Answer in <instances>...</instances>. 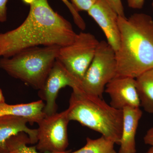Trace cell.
Wrapping results in <instances>:
<instances>
[{"mask_svg":"<svg viewBox=\"0 0 153 153\" xmlns=\"http://www.w3.org/2000/svg\"><path fill=\"white\" fill-rule=\"evenodd\" d=\"M97 0H71V3L78 12H88Z\"/></svg>","mask_w":153,"mask_h":153,"instance_id":"cell-18","label":"cell"},{"mask_svg":"<svg viewBox=\"0 0 153 153\" xmlns=\"http://www.w3.org/2000/svg\"><path fill=\"white\" fill-rule=\"evenodd\" d=\"M114 144V142L103 136L96 139L87 137L84 146L75 152L67 153H117Z\"/></svg>","mask_w":153,"mask_h":153,"instance_id":"cell-15","label":"cell"},{"mask_svg":"<svg viewBox=\"0 0 153 153\" xmlns=\"http://www.w3.org/2000/svg\"><path fill=\"white\" fill-rule=\"evenodd\" d=\"M8 0H0V23L7 20V4Z\"/></svg>","mask_w":153,"mask_h":153,"instance_id":"cell-20","label":"cell"},{"mask_svg":"<svg viewBox=\"0 0 153 153\" xmlns=\"http://www.w3.org/2000/svg\"><path fill=\"white\" fill-rule=\"evenodd\" d=\"M5 102L4 97L2 91L0 89V103Z\"/></svg>","mask_w":153,"mask_h":153,"instance_id":"cell-23","label":"cell"},{"mask_svg":"<svg viewBox=\"0 0 153 153\" xmlns=\"http://www.w3.org/2000/svg\"><path fill=\"white\" fill-rule=\"evenodd\" d=\"M105 91L110 97V105L115 109L123 110L126 107L140 106L135 78L116 76L108 83Z\"/></svg>","mask_w":153,"mask_h":153,"instance_id":"cell-9","label":"cell"},{"mask_svg":"<svg viewBox=\"0 0 153 153\" xmlns=\"http://www.w3.org/2000/svg\"><path fill=\"white\" fill-rule=\"evenodd\" d=\"M29 121L22 117L5 115L0 117V153L9 152L7 142L11 137L21 132L28 135L31 144L38 141L37 129L29 128L27 126Z\"/></svg>","mask_w":153,"mask_h":153,"instance_id":"cell-11","label":"cell"},{"mask_svg":"<svg viewBox=\"0 0 153 153\" xmlns=\"http://www.w3.org/2000/svg\"><path fill=\"white\" fill-rule=\"evenodd\" d=\"M120 44L115 52L117 76L136 78L153 68V19L143 13L119 16Z\"/></svg>","mask_w":153,"mask_h":153,"instance_id":"cell-2","label":"cell"},{"mask_svg":"<svg viewBox=\"0 0 153 153\" xmlns=\"http://www.w3.org/2000/svg\"><path fill=\"white\" fill-rule=\"evenodd\" d=\"M7 153H15V152H14V151H11V152H9Z\"/></svg>","mask_w":153,"mask_h":153,"instance_id":"cell-25","label":"cell"},{"mask_svg":"<svg viewBox=\"0 0 153 153\" xmlns=\"http://www.w3.org/2000/svg\"><path fill=\"white\" fill-rule=\"evenodd\" d=\"M87 13L103 31L107 43L116 52L120 44L118 14L106 0H97Z\"/></svg>","mask_w":153,"mask_h":153,"instance_id":"cell-10","label":"cell"},{"mask_svg":"<svg viewBox=\"0 0 153 153\" xmlns=\"http://www.w3.org/2000/svg\"><path fill=\"white\" fill-rule=\"evenodd\" d=\"M30 6L27 16L18 27L0 33V58L30 47H64L77 34L71 23L49 5L48 0H22Z\"/></svg>","mask_w":153,"mask_h":153,"instance_id":"cell-1","label":"cell"},{"mask_svg":"<svg viewBox=\"0 0 153 153\" xmlns=\"http://www.w3.org/2000/svg\"><path fill=\"white\" fill-rule=\"evenodd\" d=\"M123 111V126L118 153H136V135L143 112L140 108L129 107Z\"/></svg>","mask_w":153,"mask_h":153,"instance_id":"cell-12","label":"cell"},{"mask_svg":"<svg viewBox=\"0 0 153 153\" xmlns=\"http://www.w3.org/2000/svg\"><path fill=\"white\" fill-rule=\"evenodd\" d=\"M72 90L67 108L69 120L78 122L120 145L123 126V110L115 109L99 97L86 94L78 89Z\"/></svg>","mask_w":153,"mask_h":153,"instance_id":"cell-3","label":"cell"},{"mask_svg":"<svg viewBox=\"0 0 153 153\" xmlns=\"http://www.w3.org/2000/svg\"><path fill=\"white\" fill-rule=\"evenodd\" d=\"M140 106L149 113H153V68L135 78Z\"/></svg>","mask_w":153,"mask_h":153,"instance_id":"cell-14","label":"cell"},{"mask_svg":"<svg viewBox=\"0 0 153 153\" xmlns=\"http://www.w3.org/2000/svg\"><path fill=\"white\" fill-rule=\"evenodd\" d=\"M99 43L93 34L81 32L71 44L60 47L57 60L79 85L93 60Z\"/></svg>","mask_w":153,"mask_h":153,"instance_id":"cell-6","label":"cell"},{"mask_svg":"<svg viewBox=\"0 0 153 153\" xmlns=\"http://www.w3.org/2000/svg\"><path fill=\"white\" fill-rule=\"evenodd\" d=\"M70 120L68 110L45 116L38 124L36 146L42 153H63L68 145V126Z\"/></svg>","mask_w":153,"mask_h":153,"instance_id":"cell-7","label":"cell"},{"mask_svg":"<svg viewBox=\"0 0 153 153\" xmlns=\"http://www.w3.org/2000/svg\"><path fill=\"white\" fill-rule=\"evenodd\" d=\"M31 144V141L28 135L21 132L11 137L7 142L9 152L14 151L15 153H67L71 151L63 153H42L38 152L36 146L30 147L28 145Z\"/></svg>","mask_w":153,"mask_h":153,"instance_id":"cell-16","label":"cell"},{"mask_svg":"<svg viewBox=\"0 0 153 153\" xmlns=\"http://www.w3.org/2000/svg\"><path fill=\"white\" fill-rule=\"evenodd\" d=\"M119 16L125 17L124 9L121 0H106Z\"/></svg>","mask_w":153,"mask_h":153,"instance_id":"cell-19","label":"cell"},{"mask_svg":"<svg viewBox=\"0 0 153 153\" xmlns=\"http://www.w3.org/2000/svg\"><path fill=\"white\" fill-rule=\"evenodd\" d=\"M72 89L79 88V82L72 76L61 63L56 60L44 86L39 90L38 96L45 101L44 111L46 116L57 112L56 99L60 89L66 86Z\"/></svg>","mask_w":153,"mask_h":153,"instance_id":"cell-8","label":"cell"},{"mask_svg":"<svg viewBox=\"0 0 153 153\" xmlns=\"http://www.w3.org/2000/svg\"><path fill=\"white\" fill-rule=\"evenodd\" d=\"M45 105L44 101L41 100L16 105L2 102L0 103V117L5 115L22 117L27 119L29 123L38 124L46 116L44 111Z\"/></svg>","mask_w":153,"mask_h":153,"instance_id":"cell-13","label":"cell"},{"mask_svg":"<svg viewBox=\"0 0 153 153\" xmlns=\"http://www.w3.org/2000/svg\"><path fill=\"white\" fill-rule=\"evenodd\" d=\"M152 7L153 9V0L152 1Z\"/></svg>","mask_w":153,"mask_h":153,"instance_id":"cell-26","label":"cell"},{"mask_svg":"<svg viewBox=\"0 0 153 153\" xmlns=\"http://www.w3.org/2000/svg\"><path fill=\"white\" fill-rule=\"evenodd\" d=\"M61 1L66 5V7L70 11L75 25L80 30H85L86 28V24L85 21L82 19L81 16L79 15V12H77L74 8L71 2L68 1V0H61Z\"/></svg>","mask_w":153,"mask_h":153,"instance_id":"cell-17","label":"cell"},{"mask_svg":"<svg viewBox=\"0 0 153 153\" xmlns=\"http://www.w3.org/2000/svg\"><path fill=\"white\" fill-rule=\"evenodd\" d=\"M60 47H30L10 57L0 58V68L10 76L39 90L57 60Z\"/></svg>","mask_w":153,"mask_h":153,"instance_id":"cell-4","label":"cell"},{"mask_svg":"<svg viewBox=\"0 0 153 153\" xmlns=\"http://www.w3.org/2000/svg\"><path fill=\"white\" fill-rule=\"evenodd\" d=\"M128 6L131 8L140 10L144 5L145 0H126Z\"/></svg>","mask_w":153,"mask_h":153,"instance_id":"cell-21","label":"cell"},{"mask_svg":"<svg viewBox=\"0 0 153 153\" xmlns=\"http://www.w3.org/2000/svg\"><path fill=\"white\" fill-rule=\"evenodd\" d=\"M117 75L115 52L107 41H99L93 60L77 89L102 98L105 86Z\"/></svg>","mask_w":153,"mask_h":153,"instance_id":"cell-5","label":"cell"},{"mask_svg":"<svg viewBox=\"0 0 153 153\" xmlns=\"http://www.w3.org/2000/svg\"><path fill=\"white\" fill-rule=\"evenodd\" d=\"M146 153H153V146H151V147Z\"/></svg>","mask_w":153,"mask_h":153,"instance_id":"cell-24","label":"cell"},{"mask_svg":"<svg viewBox=\"0 0 153 153\" xmlns=\"http://www.w3.org/2000/svg\"><path fill=\"white\" fill-rule=\"evenodd\" d=\"M143 139L146 144L153 146V127L147 131Z\"/></svg>","mask_w":153,"mask_h":153,"instance_id":"cell-22","label":"cell"}]
</instances>
